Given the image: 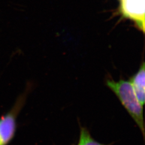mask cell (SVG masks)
Returning <instances> with one entry per match:
<instances>
[{
    "mask_svg": "<svg viewBox=\"0 0 145 145\" xmlns=\"http://www.w3.org/2000/svg\"><path fill=\"white\" fill-rule=\"evenodd\" d=\"M106 84L118 98L120 103L140 129L144 137V106L139 102L130 81L123 79L115 81L109 78L106 80Z\"/></svg>",
    "mask_w": 145,
    "mask_h": 145,
    "instance_id": "obj_1",
    "label": "cell"
},
{
    "mask_svg": "<svg viewBox=\"0 0 145 145\" xmlns=\"http://www.w3.org/2000/svg\"><path fill=\"white\" fill-rule=\"evenodd\" d=\"M121 9L125 16L135 21L138 26L145 30V0H120Z\"/></svg>",
    "mask_w": 145,
    "mask_h": 145,
    "instance_id": "obj_2",
    "label": "cell"
},
{
    "mask_svg": "<svg viewBox=\"0 0 145 145\" xmlns=\"http://www.w3.org/2000/svg\"><path fill=\"white\" fill-rule=\"evenodd\" d=\"M17 116L9 111L0 118V145H8L15 137Z\"/></svg>",
    "mask_w": 145,
    "mask_h": 145,
    "instance_id": "obj_3",
    "label": "cell"
},
{
    "mask_svg": "<svg viewBox=\"0 0 145 145\" xmlns=\"http://www.w3.org/2000/svg\"><path fill=\"white\" fill-rule=\"evenodd\" d=\"M129 81L139 102L144 106L145 101V62H142L139 70L130 78Z\"/></svg>",
    "mask_w": 145,
    "mask_h": 145,
    "instance_id": "obj_4",
    "label": "cell"
},
{
    "mask_svg": "<svg viewBox=\"0 0 145 145\" xmlns=\"http://www.w3.org/2000/svg\"><path fill=\"white\" fill-rule=\"evenodd\" d=\"M78 145H106L101 144L93 139L88 130L85 127H81Z\"/></svg>",
    "mask_w": 145,
    "mask_h": 145,
    "instance_id": "obj_5",
    "label": "cell"
}]
</instances>
